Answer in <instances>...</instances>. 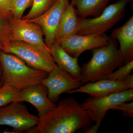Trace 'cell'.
Here are the masks:
<instances>
[{"mask_svg":"<svg viewBox=\"0 0 133 133\" xmlns=\"http://www.w3.org/2000/svg\"><path fill=\"white\" fill-rule=\"evenodd\" d=\"M29 133H74L92 124L87 112L75 98L59 101L57 106L42 117Z\"/></svg>","mask_w":133,"mask_h":133,"instance_id":"6da1fadb","label":"cell"},{"mask_svg":"<svg viewBox=\"0 0 133 133\" xmlns=\"http://www.w3.org/2000/svg\"><path fill=\"white\" fill-rule=\"evenodd\" d=\"M90 60L82 65L79 80L82 85L108 78L116 68L125 64L116 39L111 38L106 45L92 50Z\"/></svg>","mask_w":133,"mask_h":133,"instance_id":"7a4b0ae2","label":"cell"},{"mask_svg":"<svg viewBox=\"0 0 133 133\" xmlns=\"http://www.w3.org/2000/svg\"><path fill=\"white\" fill-rule=\"evenodd\" d=\"M0 63L3 85L6 84L17 90L41 84L49 74L32 68L17 56L2 50Z\"/></svg>","mask_w":133,"mask_h":133,"instance_id":"3957f363","label":"cell"},{"mask_svg":"<svg viewBox=\"0 0 133 133\" xmlns=\"http://www.w3.org/2000/svg\"><path fill=\"white\" fill-rule=\"evenodd\" d=\"M133 0H118L107 6L98 16L91 19L79 17L77 34L104 35L124 17L126 8Z\"/></svg>","mask_w":133,"mask_h":133,"instance_id":"277c9868","label":"cell"},{"mask_svg":"<svg viewBox=\"0 0 133 133\" xmlns=\"http://www.w3.org/2000/svg\"><path fill=\"white\" fill-rule=\"evenodd\" d=\"M1 50L17 56L33 69L48 73L57 65L51 53L22 41L8 43Z\"/></svg>","mask_w":133,"mask_h":133,"instance_id":"5b68a950","label":"cell"},{"mask_svg":"<svg viewBox=\"0 0 133 133\" xmlns=\"http://www.w3.org/2000/svg\"><path fill=\"white\" fill-rule=\"evenodd\" d=\"M39 119L38 116L31 114L21 102L13 101L0 108V125L12 127L16 133H29L37 126Z\"/></svg>","mask_w":133,"mask_h":133,"instance_id":"8992f818","label":"cell"},{"mask_svg":"<svg viewBox=\"0 0 133 133\" xmlns=\"http://www.w3.org/2000/svg\"><path fill=\"white\" fill-rule=\"evenodd\" d=\"M133 99V89L113 93L99 97H90L81 105L87 112L92 121L102 123L107 113L118 105Z\"/></svg>","mask_w":133,"mask_h":133,"instance_id":"52a82bcc","label":"cell"},{"mask_svg":"<svg viewBox=\"0 0 133 133\" xmlns=\"http://www.w3.org/2000/svg\"><path fill=\"white\" fill-rule=\"evenodd\" d=\"M70 0H57L52 6L41 15L26 20L38 24L45 37V44L49 48L55 42L61 19Z\"/></svg>","mask_w":133,"mask_h":133,"instance_id":"ba28073f","label":"cell"},{"mask_svg":"<svg viewBox=\"0 0 133 133\" xmlns=\"http://www.w3.org/2000/svg\"><path fill=\"white\" fill-rule=\"evenodd\" d=\"M42 84L47 88L49 99L55 102L63 93L80 87L82 84L78 79L59 68L57 65L48 74Z\"/></svg>","mask_w":133,"mask_h":133,"instance_id":"9c48e42d","label":"cell"},{"mask_svg":"<svg viewBox=\"0 0 133 133\" xmlns=\"http://www.w3.org/2000/svg\"><path fill=\"white\" fill-rule=\"evenodd\" d=\"M10 33L14 41L24 42L51 53L50 48L43 41L42 30L38 24L15 18L10 22Z\"/></svg>","mask_w":133,"mask_h":133,"instance_id":"30bf717a","label":"cell"},{"mask_svg":"<svg viewBox=\"0 0 133 133\" xmlns=\"http://www.w3.org/2000/svg\"><path fill=\"white\" fill-rule=\"evenodd\" d=\"M129 89H133V74L122 81L107 78L87 82L77 89L68 91L66 93H84L92 97H99Z\"/></svg>","mask_w":133,"mask_h":133,"instance_id":"8fae6325","label":"cell"},{"mask_svg":"<svg viewBox=\"0 0 133 133\" xmlns=\"http://www.w3.org/2000/svg\"><path fill=\"white\" fill-rule=\"evenodd\" d=\"M110 37L106 35L76 34L57 41L69 55L79 58L83 52L101 47L109 43Z\"/></svg>","mask_w":133,"mask_h":133,"instance_id":"7c38bea8","label":"cell"},{"mask_svg":"<svg viewBox=\"0 0 133 133\" xmlns=\"http://www.w3.org/2000/svg\"><path fill=\"white\" fill-rule=\"evenodd\" d=\"M47 88L42 83L23 88L19 91L15 101H26L37 109L38 117L44 116L56 105L48 96Z\"/></svg>","mask_w":133,"mask_h":133,"instance_id":"4fadbf2b","label":"cell"},{"mask_svg":"<svg viewBox=\"0 0 133 133\" xmlns=\"http://www.w3.org/2000/svg\"><path fill=\"white\" fill-rule=\"evenodd\" d=\"M111 38L117 39L125 64L133 60V16L123 25L112 31Z\"/></svg>","mask_w":133,"mask_h":133,"instance_id":"5bb4252c","label":"cell"},{"mask_svg":"<svg viewBox=\"0 0 133 133\" xmlns=\"http://www.w3.org/2000/svg\"><path fill=\"white\" fill-rule=\"evenodd\" d=\"M49 48L57 66L75 78L79 79L81 68L78 64V58L73 57L69 55L58 42H55Z\"/></svg>","mask_w":133,"mask_h":133,"instance_id":"9a60e30c","label":"cell"},{"mask_svg":"<svg viewBox=\"0 0 133 133\" xmlns=\"http://www.w3.org/2000/svg\"><path fill=\"white\" fill-rule=\"evenodd\" d=\"M76 8L69 3L65 8L55 37V42L60 41L77 34L79 24Z\"/></svg>","mask_w":133,"mask_h":133,"instance_id":"2e32d148","label":"cell"},{"mask_svg":"<svg viewBox=\"0 0 133 133\" xmlns=\"http://www.w3.org/2000/svg\"><path fill=\"white\" fill-rule=\"evenodd\" d=\"M111 0H71L78 16L97 17L102 14Z\"/></svg>","mask_w":133,"mask_h":133,"instance_id":"e0dca14e","label":"cell"},{"mask_svg":"<svg viewBox=\"0 0 133 133\" xmlns=\"http://www.w3.org/2000/svg\"><path fill=\"white\" fill-rule=\"evenodd\" d=\"M57 0H33L32 6L28 14L23 18L25 20L34 19L49 9Z\"/></svg>","mask_w":133,"mask_h":133,"instance_id":"ac0fdd59","label":"cell"},{"mask_svg":"<svg viewBox=\"0 0 133 133\" xmlns=\"http://www.w3.org/2000/svg\"><path fill=\"white\" fill-rule=\"evenodd\" d=\"M20 90L6 84L0 88V108L14 101Z\"/></svg>","mask_w":133,"mask_h":133,"instance_id":"d6986e66","label":"cell"},{"mask_svg":"<svg viewBox=\"0 0 133 133\" xmlns=\"http://www.w3.org/2000/svg\"><path fill=\"white\" fill-rule=\"evenodd\" d=\"M117 70L113 71L108 77L111 80L122 81L131 74L133 69V60L119 66Z\"/></svg>","mask_w":133,"mask_h":133,"instance_id":"ffe728a7","label":"cell"},{"mask_svg":"<svg viewBox=\"0 0 133 133\" xmlns=\"http://www.w3.org/2000/svg\"><path fill=\"white\" fill-rule=\"evenodd\" d=\"M33 0H13L12 14L17 19H22L24 11Z\"/></svg>","mask_w":133,"mask_h":133,"instance_id":"44dd1931","label":"cell"},{"mask_svg":"<svg viewBox=\"0 0 133 133\" xmlns=\"http://www.w3.org/2000/svg\"><path fill=\"white\" fill-rule=\"evenodd\" d=\"M13 0H0V20L5 21L12 13Z\"/></svg>","mask_w":133,"mask_h":133,"instance_id":"7402d4cb","label":"cell"},{"mask_svg":"<svg viewBox=\"0 0 133 133\" xmlns=\"http://www.w3.org/2000/svg\"><path fill=\"white\" fill-rule=\"evenodd\" d=\"M115 110H119L122 114L126 117H133V102L131 101L129 103L124 102L119 104L114 108Z\"/></svg>","mask_w":133,"mask_h":133,"instance_id":"603a6c76","label":"cell"},{"mask_svg":"<svg viewBox=\"0 0 133 133\" xmlns=\"http://www.w3.org/2000/svg\"><path fill=\"white\" fill-rule=\"evenodd\" d=\"M5 21L0 20V50L4 45H6L7 43L6 42L5 40V29L6 25Z\"/></svg>","mask_w":133,"mask_h":133,"instance_id":"cb8c5ba5","label":"cell"},{"mask_svg":"<svg viewBox=\"0 0 133 133\" xmlns=\"http://www.w3.org/2000/svg\"><path fill=\"white\" fill-rule=\"evenodd\" d=\"M101 123L100 122H96V124L92 125H91L88 127L83 133H96L97 132L99 129Z\"/></svg>","mask_w":133,"mask_h":133,"instance_id":"d4e9b609","label":"cell"},{"mask_svg":"<svg viewBox=\"0 0 133 133\" xmlns=\"http://www.w3.org/2000/svg\"><path fill=\"white\" fill-rule=\"evenodd\" d=\"M3 83L2 82V70L1 66L0 63V88L2 86Z\"/></svg>","mask_w":133,"mask_h":133,"instance_id":"484cf974","label":"cell"}]
</instances>
